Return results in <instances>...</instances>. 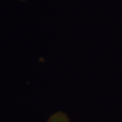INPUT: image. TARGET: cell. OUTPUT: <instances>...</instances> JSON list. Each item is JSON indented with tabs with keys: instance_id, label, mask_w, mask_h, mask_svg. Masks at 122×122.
Wrapping results in <instances>:
<instances>
[{
	"instance_id": "cell-1",
	"label": "cell",
	"mask_w": 122,
	"mask_h": 122,
	"mask_svg": "<svg viewBox=\"0 0 122 122\" xmlns=\"http://www.w3.org/2000/svg\"><path fill=\"white\" fill-rule=\"evenodd\" d=\"M47 122H71L66 115L62 112H57L49 118Z\"/></svg>"
}]
</instances>
